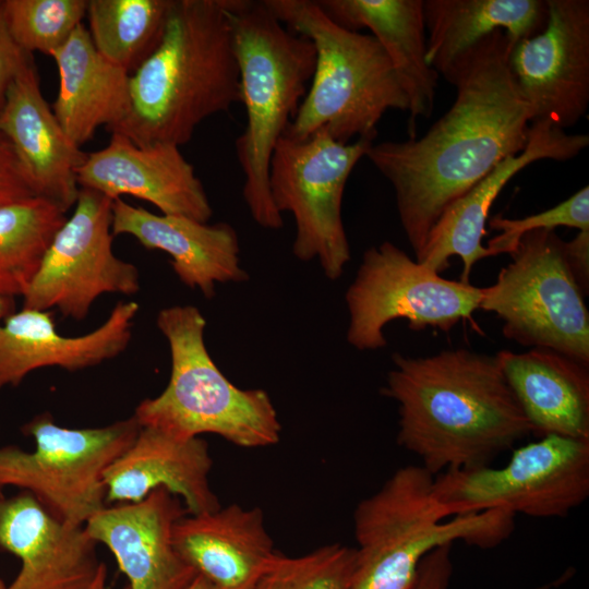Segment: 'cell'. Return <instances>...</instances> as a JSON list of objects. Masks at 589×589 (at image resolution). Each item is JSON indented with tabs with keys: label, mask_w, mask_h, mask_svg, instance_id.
Masks as SVG:
<instances>
[{
	"label": "cell",
	"mask_w": 589,
	"mask_h": 589,
	"mask_svg": "<svg viewBox=\"0 0 589 589\" xmlns=\"http://www.w3.org/2000/svg\"><path fill=\"white\" fill-rule=\"evenodd\" d=\"M502 31L481 39L443 74L450 108L420 137L372 143L365 157L389 181L416 257L442 213L528 143L529 109L509 68Z\"/></svg>",
	"instance_id": "1"
},
{
	"label": "cell",
	"mask_w": 589,
	"mask_h": 589,
	"mask_svg": "<svg viewBox=\"0 0 589 589\" xmlns=\"http://www.w3.org/2000/svg\"><path fill=\"white\" fill-rule=\"evenodd\" d=\"M392 359L381 394L398 404L397 443L433 476L490 466L531 434L495 356L458 348Z\"/></svg>",
	"instance_id": "2"
},
{
	"label": "cell",
	"mask_w": 589,
	"mask_h": 589,
	"mask_svg": "<svg viewBox=\"0 0 589 589\" xmlns=\"http://www.w3.org/2000/svg\"><path fill=\"white\" fill-rule=\"evenodd\" d=\"M238 101L228 0H172L160 43L130 74V109L110 132L137 145L180 147Z\"/></svg>",
	"instance_id": "3"
},
{
	"label": "cell",
	"mask_w": 589,
	"mask_h": 589,
	"mask_svg": "<svg viewBox=\"0 0 589 589\" xmlns=\"http://www.w3.org/2000/svg\"><path fill=\"white\" fill-rule=\"evenodd\" d=\"M240 76V101L247 123L236 141L244 176L243 200L254 221L283 227L273 204L268 171L278 140L294 118L311 82L315 50L304 36L289 31L264 1L228 0Z\"/></svg>",
	"instance_id": "4"
},
{
	"label": "cell",
	"mask_w": 589,
	"mask_h": 589,
	"mask_svg": "<svg viewBox=\"0 0 589 589\" xmlns=\"http://www.w3.org/2000/svg\"><path fill=\"white\" fill-rule=\"evenodd\" d=\"M263 1L315 50L310 87L284 135L301 141L324 130L340 143L373 141L387 110L408 111L393 64L372 35L342 27L314 0Z\"/></svg>",
	"instance_id": "5"
},
{
	"label": "cell",
	"mask_w": 589,
	"mask_h": 589,
	"mask_svg": "<svg viewBox=\"0 0 589 589\" xmlns=\"http://www.w3.org/2000/svg\"><path fill=\"white\" fill-rule=\"evenodd\" d=\"M434 477L422 466L401 467L357 505L350 589H409L422 558L434 549L455 541L492 549L513 533L516 516L503 509L446 520L433 494Z\"/></svg>",
	"instance_id": "6"
},
{
	"label": "cell",
	"mask_w": 589,
	"mask_h": 589,
	"mask_svg": "<svg viewBox=\"0 0 589 589\" xmlns=\"http://www.w3.org/2000/svg\"><path fill=\"white\" fill-rule=\"evenodd\" d=\"M157 326L168 341L170 377L156 397L134 410L141 426L178 438L212 433L240 447L279 442L281 424L269 395L232 384L211 358L204 341L206 321L193 305L159 311Z\"/></svg>",
	"instance_id": "7"
},
{
	"label": "cell",
	"mask_w": 589,
	"mask_h": 589,
	"mask_svg": "<svg viewBox=\"0 0 589 589\" xmlns=\"http://www.w3.org/2000/svg\"><path fill=\"white\" fill-rule=\"evenodd\" d=\"M141 425L134 416L100 428L71 429L49 412L23 425L35 449L0 447V489L33 495L52 516L84 526L106 506L105 470L132 444Z\"/></svg>",
	"instance_id": "8"
},
{
	"label": "cell",
	"mask_w": 589,
	"mask_h": 589,
	"mask_svg": "<svg viewBox=\"0 0 589 589\" xmlns=\"http://www.w3.org/2000/svg\"><path fill=\"white\" fill-rule=\"evenodd\" d=\"M495 284L483 287L479 309L503 321V334L522 346L546 348L589 366V312L554 230L521 237Z\"/></svg>",
	"instance_id": "9"
},
{
	"label": "cell",
	"mask_w": 589,
	"mask_h": 589,
	"mask_svg": "<svg viewBox=\"0 0 589 589\" xmlns=\"http://www.w3.org/2000/svg\"><path fill=\"white\" fill-rule=\"evenodd\" d=\"M433 494L448 517L489 509L565 517L589 496V440L542 436L514 449L503 467L436 474Z\"/></svg>",
	"instance_id": "10"
},
{
	"label": "cell",
	"mask_w": 589,
	"mask_h": 589,
	"mask_svg": "<svg viewBox=\"0 0 589 589\" xmlns=\"http://www.w3.org/2000/svg\"><path fill=\"white\" fill-rule=\"evenodd\" d=\"M372 143H340L321 130L301 141L283 135L273 152L269 192L276 209L294 218L292 252L303 262L317 260L332 280L351 257L341 218L345 185Z\"/></svg>",
	"instance_id": "11"
},
{
	"label": "cell",
	"mask_w": 589,
	"mask_h": 589,
	"mask_svg": "<svg viewBox=\"0 0 589 589\" xmlns=\"http://www.w3.org/2000/svg\"><path fill=\"white\" fill-rule=\"evenodd\" d=\"M483 287L445 279L389 241L368 249L345 300L347 341L358 350L387 345L384 327L406 320L413 330H450L461 320L472 324Z\"/></svg>",
	"instance_id": "12"
},
{
	"label": "cell",
	"mask_w": 589,
	"mask_h": 589,
	"mask_svg": "<svg viewBox=\"0 0 589 589\" xmlns=\"http://www.w3.org/2000/svg\"><path fill=\"white\" fill-rule=\"evenodd\" d=\"M112 203L104 194L80 188L74 211L56 232L23 298V308L84 320L105 293L140 291L137 267L112 251Z\"/></svg>",
	"instance_id": "13"
},
{
	"label": "cell",
	"mask_w": 589,
	"mask_h": 589,
	"mask_svg": "<svg viewBox=\"0 0 589 589\" xmlns=\"http://www.w3.org/2000/svg\"><path fill=\"white\" fill-rule=\"evenodd\" d=\"M546 8L543 29L514 46L509 68L530 123L565 130L589 104V1L546 0Z\"/></svg>",
	"instance_id": "14"
},
{
	"label": "cell",
	"mask_w": 589,
	"mask_h": 589,
	"mask_svg": "<svg viewBox=\"0 0 589 589\" xmlns=\"http://www.w3.org/2000/svg\"><path fill=\"white\" fill-rule=\"evenodd\" d=\"M76 179L80 188L113 201L131 195L149 202L165 215L208 223L213 214L201 180L177 145H137L111 133L106 147L86 154Z\"/></svg>",
	"instance_id": "15"
},
{
	"label": "cell",
	"mask_w": 589,
	"mask_h": 589,
	"mask_svg": "<svg viewBox=\"0 0 589 589\" xmlns=\"http://www.w3.org/2000/svg\"><path fill=\"white\" fill-rule=\"evenodd\" d=\"M588 145L587 134H567L565 130L546 122L530 123L526 148L502 160L442 213L416 261L440 274L449 267L450 256L457 255L464 267L460 281L470 284L473 265L492 256L482 244V239L486 233L490 209L506 183L534 161H566Z\"/></svg>",
	"instance_id": "16"
},
{
	"label": "cell",
	"mask_w": 589,
	"mask_h": 589,
	"mask_svg": "<svg viewBox=\"0 0 589 589\" xmlns=\"http://www.w3.org/2000/svg\"><path fill=\"white\" fill-rule=\"evenodd\" d=\"M185 514L178 496L158 489L139 502L106 505L84 528L113 554L130 589H188L197 574L172 540Z\"/></svg>",
	"instance_id": "17"
},
{
	"label": "cell",
	"mask_w": 589,
	"mask_h": 589,
	"mask_svg": "<svg viewBox=\"0 0 589 589\" xmlns=\"http://www.w3.org/2000/svg\"><path fill=\"white\" fill-rule=\"evenodd\" d=\"M84 526L52 516L28 492L0 498V549L21 568L4 589H91L103 565Z\"/></svg>",
	"instance_id": "18"
},
{
	"label": "cell",
	"mask_w": 589,
	"mask_h": 589,
	"mask_svg": "<svg viewBox=\"0 0 589 589\" xmlns=\"http://www.w3.org/2000/svg\"><path fill=\"white\" fill-rule=\"evenodd\" d=\"M0 133L34 195L64 212L73 207L80 191L76 171L86 153L70 140L48 106L32 61L8 91L0 110Z\"/></svg>",
	"instance_id": "19"
},
{
	"label": "cell",
	"mask_w": 589,
	"mask_h": 589,
	"mask_svg": "<svg viewBox=\"0 0 589 589\" xmlns=\"http://www.w3.org/2000/svg\"><path fill=\"white\" fill-rule=\"evenodd\" d=\"M139 309L134 301H119L99 327L75 337L58 333L50 311H14L0 324V390L37 369L75 372L116 358L131 340Z\"/></svg>",
	"instance_id": "20"
},
{
	"label": "cell",
	"mask_w": 589,
	"mask_h": 589,
	"mask_svg": "<svg viewBox=\"0 0 589 589\" xmlns=\"http://www.w3.org/2000/svg\"><path fill=\"white\" fill-rule=\"evenodd\" d=\"M111 230L113 236L134 237L147 250L167 253L180 281L205 298L215 296L216 284L249 279L240 266L238 235L227 223L209 225L184 216L157 215L117 199Z\"/></svg>",
	"instance_id": "21"
},
{
	"label": "cell",
	"mask_w": 589,
	"mask_h": 589,
	"mask_svg": "<svg viewBox=\"0 0 589 589\" xmlns=\"http://www.w3.org/2000/svg\"><path fill=\"white\" fill-rule=\"evenodd\" d=\"M213 459L206 441L182 440L141 426L132 444L105 470L106 503H133L165 489L182 498L188 514L220 507L209 484Z\"/></svg>",
	"instance_id": "22"
},
{
	"label": "cell",
	"mask_w": 589,
	"mask_h": 589,
	"mask_svg": "<svg viewBox=\"0 0 589 589\" xmlns=\"http://www.w3.org/2000/svg\"><path fill=\"white\" fill-rule=\"evenodd\" d=\"M184 561L216 589H256L276 551L260 507L185 514L172 530Z\"/></svg>",
	"instance_id": "23"
},
{
	"label": "cell",
	"mask_w": 589,
	"mask_h": 589,
	"mask_svg": "<svg viewBox=\"0 0 589 589\" xmlns=\"http://www.w3.org/2000/svg\"><path fill=\"white\" fill-rule=\"evenodd\" d=\"M531 433L589 440V371L546 348L495 354Z\"/></svg>",
	"instance_id": "24"
},
{
	"label": "cell",
	"mask_w": 589,
	"mask_h": 589,
	"mask_svg": "<svg viewBox=\"0 0 589 589\" xmlns=\"http://www.w3.org/2000/svg\"><path fill=\"white\" fill-rule=\"evenodd\" d=\"M342 27L371 31L390 60L407 96L409 132L432 115L438 73L426 61L423 0H317Z\"/></svg>",
	"instance_id": "25"
},
{
	"label": "cell",
	"mask_w": 589,
	"mask_h": 589,
	"mask_svg": "<svg viewBox=\"0 0 589 589\" xmlns=\"http://www.w3.org/2000/svg\"><path fill=\"white\" fill-rule=\"evenodd\" d=\"M50 57L59 73L52 111L79 147L99 127L116 128L130 109V73L107 60L81 24Z\"/></svg>",
	"instance_id": "26"
},
{
	"label": "cell",
	"mask_w": 589,
	"mask_h": 589,
	"mask_svg": "<svg viewBox=\"0 0 589 589\" xmlns=\"http://www.w3.org/2000/svg\"><path fill=\"white\" fill-rule=\"evenodd\" d=\"M426 61L444 74L465 52L502 31L512 47L541 32L548 8L543 0H423Z\"/></svg>",
	"instance_id": "27"
},
{
	"label": "cell",
	"mask_w": 589,
	"mask_h": 589,
	"mask_svg": "<svg viewBox=\"0 0 589 589\" xmlns=\"http://www.w3.org/2000/svg\"><path fill=\"white\" fill-rule=\"evenodd\" d=\"M65 214L37 195L0 205V296L25 294Z\"/></svg>",
	"instance_id": "28"
},
{
	"label": "cell",
	"mask_w": 589,
	"mask_h": 589,
	"mask_svg": "<svg viewBox=\"0 0 589 589\" xmlns=\"http://www.w3.org/2000/svg\"><path fill=\"white\" fill-rule=\"evenodd\" d=\"M172 0H89L87 29L95 48L130 74L155 50Z\"/></svg>",
	"instance_id": "29"
},
{
	"label": "cell",
	"mask_w": 589,
	"mask_h": 589,
	"mask_svg": "<svg viewBox=\"0 0 589 589\" xmlns=\"http://www.w3.org/2000/svg\"><path fill=\"white\" fill-rule=\"evenodd\" d=\"M3 12L15 43L27 53L50 56L83 24L86 0H4Z\"/></svg>",
	"instance_id": "30"
},
{
	"label": "cell",
	"mask_w": 589,
	"mask_h": 589,
	"mask_svg": "<svg viewBox=\"0 0 589 589\" xmlns=\"http://www.w3.org/2000/svg\"><path fill=\"white\" fill-rule=\"evenodd\" d=\"M356 562V548L340 543L296 557L276 552L256 589H350Z\"/></svg>",
	"instance_id": "31"
},
{
	"label": "cell",
	"mask_w": 589,
	"mask_h": 589,
	"mask_svg": "<svg viewBox=\"0 0 589 589\" xmlns=\"http://www.w3.org/2000/svg\"><path fill=\"white\" fill-rule=\"evenodd\" d=\"M489 225L491 229L500 231L486 247L492 256L510 254L521 237L533 230H554L560 226L576 228L579 231L589 230V187L581 188L567 200L539 214L519 219L497 215L489 220Z\"/></svg>",
	"instance_id": "32"
},
{
	"label": "cell",
	"mask_w": 589,
	"mask_h": 589,
	"mask_svg": "<svg viewBox=\"0 0 589 589\" xmlns=\"http://www.w3.org/2000/svg\"><path fill=\"white\" fill-rule=\"evenodd\" d=\"M31 61V55L13 39L0 1V110L10 86Z\"/></svg>",
	"instance_id": "33"
},
{
	"label": "cell",
	"mask_w": 589,
	"mask_h": 589,
	"mask_svg": "<svg viewBox=\"0 0 589 589\" xmlns=\"http://www.w3.org/2000/svg\"><path fill=\"white\" fill-rule=\"evenodd\" d=\"M452 543L441 545L421 561L409 589H449L453 575Z\"/></svg>",
	"instance_id": "34"
},
{
	"label": "cell",
	"mask_w": 589,
	"mask_h": 589,
	"mask_svg": "<svg viewBox=\"0 0 589 589\" xmlns=\"http://www.w3.org/2000/svg\"><path fill=\"white\" fill-rule=\"evenodd\" d=\"M33 195L9 142L0 133V205Z\"/></svg>",
	"instance_id": "35"
},
{
	"label": "cell",
	"mask_w": 589,
	"mask_h": 589,
	"mask_svg": "<svg viewBox=\"0 0 589 589\" xmlns=\"http://www.w3.org/2000/svg\"><path fill=\"white\" fill-rule=\"evenodd\" d=\"M568 267L585 296L589 288V230L579 231L570 241H564Z\"/></svg>",
	"instance_id": "36"
},
{
	"label": "cell",
	"mask_w": 589,
	"mask_h": 589,
	"mask_svg": "<svg viewBox=\"0 0 589 589\" xmlns=\"http://www.w3.org/2000/svg\"><path fill=\"white\" fill-rule=\"evenodd\" d=\"M15 311V298L0 296V324Z\"/></svg>",
	"instance_id": "37"
},
{
	"label": "cell",
	"mask_w": 589,
	"mask_h": 589,
	"mask_svg": "<svg viewBox=\"0 0 589 589\" xmlns=\"http://www.w3.org/2000/svg\"><path fill=\"white\" fill-rule=\"evenodd\" d=\"M106 579H107V568L106 565L103 563L99 573L92 586L91 589H107L106 588ZM122 589H130L129 586L123 587Z\"/></svg>",
	"instance_id": "38"
},
{
	"label": "cell",
	"mask_w": 589,
	"mask_h": 589,
	"mask_svg": "<svg viewBox=\"0 0 589 589\" xmlns=\"http://www.w3.org/2000/svg\"><path fill=\"white\" fill-rule=\"evenodd\" d=\"M188 589H216L209 581L204 577L196 575L194 580L188 587Z\"/></svg>",
	"instance_id": "39"
},
{
	"label": "cell",
	"mask_w": 589,
	"mask_h": 589,
	"mask_svg": "<svg viewBox=\"0 0 589 589\" xmlns=\"http://www.w3.org/2000/svg\"><path fill=\"white\" fill-rule=\"evenodd\" d=\"M5 585L4 582L0 579V589H4Z\"/></svg>",
	"instance_id": "40"
},
{
	"label": "cell",
	"mask_w": 589,
	"mask_h": 589,
	"mask_svg": "<svg viewBox=\"0 0 589 589\" xmlns=\"http://www.w3.org/2000/svg\"><path fill=\"white\" fill-rule=\"evenodd\" d=\"M4 497L3 493H2V489H0V498Z\"/></svg>",
	"instance_id": "41"
},
{
	"label": "cell",
	"mask_w": 589,
	"mask_h": 589,
	"mask_svg": "<svg viewBox=\"0 0 589 589\" xmlns=\"http://www.w3.org/2000/svg\"><path fill=\"white\" fill-rule=\"evenodd\" d=\"M534 589H545V587H538V588H534Z\"/></svg>",
	"instance_id": "42"
}]
</instances>
